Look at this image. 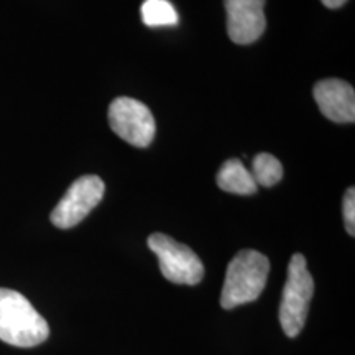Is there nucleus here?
I'll return each mask as SVG.
<instances>
[{"instance_id": "nucleus-1", "label": "nucleus", "mask_w": 355, "mask_h": 355, "mask_svg": "<svg viewBox=\"0 0 355 355\" xmlns=\"http://www.w3.org/2000/svg\"><path fill=\"white\" fill-rule=\"evenodd\" d=\"M50 336V327L19 291L0 288V340L15 347H35Z\"/></svg>"}, {"instance_id": "nucleus-2", "label": "nucleus", "mask_w": 355, "mask_h": 355, "mask_svg": "<svg viewBox=\"0 0 355 355\" xmlns=\"http://www.w3.org/2000/svg\"><path fill=\"white\" fill-rule=\"evenodd\" d=\"M270 260L257 250H241L230 260L220 293V306L234 309L255 301L265 290Z\"/></svg>"}, {"instance_id": "nucleus-3", "label": "nucleus", "mask_w": 355, "mask_h": 355, "mask_svg": "<svg viewBox=\"0 0 355 355\" xmlns=\"http://www.w3.org/2000/svg\"><path fill=\"white\" fill-rule=\"evenodd\" d=\"M313 293L314 282L306 266V259L295 254L288 263V277L279 304V324L291 339L303 331Z\"/></svg>"}, {"instance_id": "nucleus-4", "label": "nucleus", "mask_w": 355, "mask_h": 355, "mask_svg": "<svg viewBox=\"0 0 355 355\" xmlns=\"http://www.w3.org/2000/svg\"><path fill=\"white\" fill-rule=\"evenodd\" d=\"M148 247L158 257L159 270L168 282L176 285H198L204 278V265L199 257L184 243L170 235L152 234Z\"/></svg>"}, {"instance_id": "nucleus-5", "label": "nucleus", "mask_w": 355, "mask_h": 355, "mask_svg": "<svg viewBox=\"0 0 355 355\" xmlns=\"http://www.w3.org/2000/svg\"><path fill=\"white\" fill-rule=\"evenodd\" d=\"M105 184L99 176L86 175L78 178L61 201L53 209L50 219L58 229H71L78 225L102 201Z\"/></svg>"}, {"instance_id": "nucleus-6", "label": "nucleus", "mask_w": 355, "mask_h": 355, "mask_svg": "<svg viewBox=\"0 0 355 355\" xmlns=\"http://www.w3.org/2000/svg\"><path fill=\"white\" fill-rule=\"evenodd\" d=\"M110 128L127 144L145 148L153 141L155 119L144 102L132 97H117L109 105Z\"/></svg>"}, {"instance_id": "nucleus-7", "label": "nucleus", "mask_w": 355, "mask_h": 355, "mask_svg": "<svg viewBox=\"0 0 355 355\" xmlns=\"http://www.w3.org/2000/svg\"><path fill=\"white\" fill-rule=\"evenodd\" d=\"M229 38L237 44H250L266 28L265 0H224Z\"/></svg>"}, {"instance_id": "nucleus-8", "label": "nucleus", "mask_w": 355, "mask_h": 355, "mask_svg": "<svg viewBox=\"0 0 355 355\" xmlns=\"http://www.w3.org/2000/svg\"><path fill=\"white\" fill-rule=\"evenodd\" d=\"M314 101L327 119L337 123L355 121V92L349 83L340 79H324L314 86Z\"/></svg>"}, {"instance_id": "nucleus-9", "label": "nucleus", "mask_w": 355, "mask_h": 355, "mask_svg": "<svg viewBox=\"0 0 355 355\" xmlns=\"http://www.w3.org/2000/svg\"><path fill=\"white\" fill-rule=\"evenodd\" d=\"M216 181L222 191L239 194V196H250V194H255L257 189H259L250 170L237 158L227 159L220 166Z\"/></svg>"}, {"instance_id": "nucleus-10", "label": "nucleus", "mask_w": 355, "mask_h": 355, "mask_svg": "<svg viewBox=\"0 0 355 355\" xmlns=\"http://www.w3.org/2000/svg\"><path fill=\"white\" fill-rule=\"evenodd\" d=\"M252 176L257 186L272 188L283 178V165L277 157L270 153H259L252 163Z\"/></svg>"}, {"instance_id": "nucleus-11", "label": "nucleus", "mask_w": 355, "mask_h": 355, "mask_svg": "<svg viewBox=\"0 0 355 355\" xmlns=\"http://www.w3.org/2000/svg\"><path fill=\"white\" fill-rule=\"evenodd\" d=\"M141 20L146 26H175L178 13L168 0H145L141 3Z\"/></svg>"}, {"instance_id": "nucleus-12", "label": "nucleus", "mask_w": 355, "mask_h": 355, "mask_svg": "<svg viewBox=\"0 0 355 355\" xmlns=\"http://www.w3.org/2000/svg\"><path fill=\"white\" fill-rule=\"evenodd\" d=\"M343 214H344V224L345 230L349 235H355V189L349 188L344 194L343 202Z\"/></svg>"}, {"instance_id": "nucleus-13", "label": "nucleus", "mask_w": 355, "mask_h": 355, "mask_svg": "<svg viewBox=\"0 0 355 355\" xmlns=\"http://www.w3.org/2000/svg\"><path fill=\"white\" fill-rule=\"evenodd\" d=\"M321 2L327 8H339V7H343L347 0H321Z\"/></svg>"}]
</instances>
